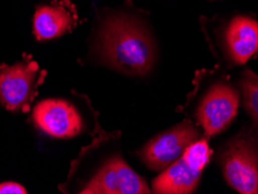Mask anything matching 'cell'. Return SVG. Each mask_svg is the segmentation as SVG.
<instances>
[{"mask_svg": "<svg viewBox=\"0 0 258 194\" xmlns=\"http://www.w3.org/2000/svg\"><path fill=\"white\" fill-rule=\"evenodd\" d=\"M92 52L109 69L146 76L157 60V44L148 21L138 11H107L99 17Z\"/></svg>", "mask_w": 258, "mask_h": 194, "instance_id": "1", "label": "cell"}, {"mask_svg": "<svg viewBox=\"0 0 258 194\" xmlns=\"http://www.w3.org/2000/svg\"><path fill=\"white\" fill-rule=\"evenodd\" d=\"M219 163L222 174L238 194H258V127L245 128L225 143Z\"/></svg>", "mask_w": 258, "mask_h": 194, "instance_id": "2", "label": "cell"}, {"mask_svg": "<svg viewBox=\"0 0 258 194\" xmlns=\"http://www.w3.org/2000/svg\"><path fill=\"white\" fill-rule=\"evenodd\" d=\"M210 33L214 48L233 66H243L258 54V22L250 15L235 14L220 20Z\"/></svg>", "mask_w": 258, "mask_h": 194, "instance_id": "3", "label": "cell"}, {"mask_svg": "<svg viewBox=\"0 0 258 194\" xmlns=\"http://www.w3.org/2000/svg\"><path fill=\"white\" fill-rule=\"evenodd\" d=\"M45 76L47 71L26 54L14 66H0V104L9 111L27 112Z\"/></svg>", "mask_w": 258, "mask_h": 194, "instance_id": "4", "label": "cell"}, {"mask_svg": "<svg viewBox=\"0 0 258 194\" xmlns=\"http://www.w3.org/2000/svg\"><path fill=\"white\" fill-rule=\"evenodd\" d=\"M212 154L206 139L192 143L183 156L163 170L153 181L154 194H192Z\"/></svg>", "mask_w": 258, "mask_h": 194, "instance_id": "5", "label": "cell"}, {"mask_svg": "<svg viewBox=\"0 0 258 194\" xmlns=\"http://www.w3.org/2000/svg\"><path fill=\"white\" fill-rule=\"evenodd\" d=\"M200 129L185 120L151 139L139 153V157L153 171H163L178 161L185 150L199 140Z\"/></svg>", "mask_w": 258, "mask_h": 194, "instance_id": "6", "label": "cell"}, {"mask_svg": "<svg viewBox=\"0 0 258 194\" xmlns=\"http://www.w3.org/2000/svg\"><path fill=\"white\" fill-rule=\"evenodd\" d=\"M240 96L227 82H216L210 87L197 109V120L206 138L225 131L237 115Z\"/></svg>", "mask_w": 258, "mask_h": 194, "instance_id": "7", "label": "cell"}, {"mask_svg": "<svg viewBox=\"0 0 258 194\" xmlns=\"http://www.w3.org/2000/svg\"><path fill=\"white\" fill-rule=\"evenodd\" d=\"M33 120L37 128L56 139L77 136L83 129L79 112L69 101L63 99H45L35 106Z\"/></svg>", "mask_w": 258, "mask_h": 194, "instance_id": "8", "label": "cell"}, {"mask_svg": "<svg viewBox=\"0 0 258 194\" xmlns=\"http://www.w3.org/2000/svg\"><path fill=\"white\" fill-rule=\"evenodd\" d=\"M93 194H150L149 186L119 156L100 167L89 182Z\"/></svg>", "mask_w": 258, "mask_h": 194, "instance_id": "9", "label": "cell"}, {"mask_svg": "<svg viewBox=\"0 0 258 194\" xmlns=\"http://www.w3.org/2000/svg\"><path fill=\"white\" fill-rule=\"evenodd\" d=\"M78 13L70 0H50L36 7L33 33L37 41L57 39L78 25Z\"/></svg>", "mask_w": 258, "mask_h": 194, "instance_id": "10", "label": "cell"}, {"mask_svg": "<svg viewBox=\"0 0 258 194\" xmlns=\"http://www.w3.org/2000/svg\"><path fill=\"white\" fill-rule=\"evenodd\" d=\"M240 89L246 113L258 124V75L245 70L240 77Z\"/></svg>", "mask_w": 258, "mask_h": 194, "instance_id": "11", "label": "cell"}, {"mask_svg": "<svg viewBox=\"0 0 258 194\" xmlns=\"http://www.w3.org/2000/svg\"><path fill=\"white\" fill-rule=\"evenodd\" d=\"M0 194H28L24 186L18 182L6 181L0 184Z\"/></svg>", "mask_w": 258, "mask_h": 194, "instance_id": "12", "label": "cell"}, {"mask_svg": "<svg viewBox=\"0 0 258 194\" xmlns=\"http://www.w3.org/2000/svg\"><path fill=\"white\" fill-rule=\"evenodd\" d=\"M79 194H93V191H92V188L90 187L89 185L86 186V188L85 189H83V191L79 193Z\"/></svg>", "mask_w": 258, "mask_h": 194, "instance_id": "13", "label": "cell"}]
</instances>
